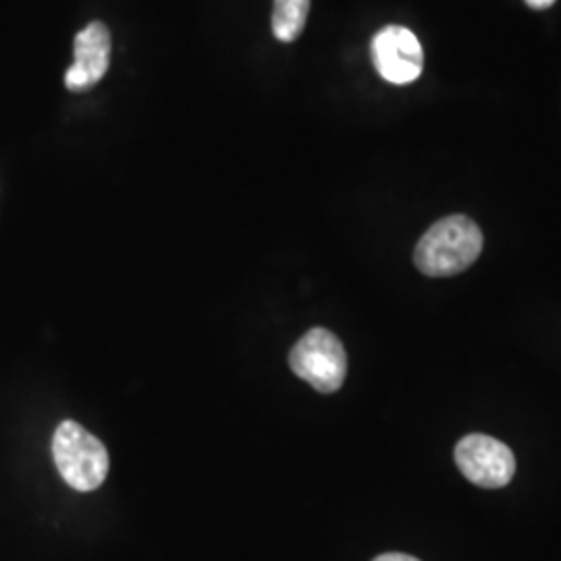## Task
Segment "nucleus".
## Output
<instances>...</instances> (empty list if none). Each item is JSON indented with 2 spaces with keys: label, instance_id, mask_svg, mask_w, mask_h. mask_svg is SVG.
I'll return each mask as SVG.
<instances>
[{
  "label": "nucleus",
  "instance_id": "423d86ee",
  "mask_svg": "<svg viewBox=\"0 0 561 561\" xmlns=\"http://www.w3.org/2000/svg\"><path fill=\"white\" fill-rule=\"evenodd\" d=\"M76 60L65 73L71 92H88L106 76L111 65V32L101 21L88 23L73 41Z\"/></svg>",
  "mask_w": 561,
  "mask_h": 561
},
{
  "label": "nucleus",
  "instance_id": "7ed1b4c3",
  "mask_svg": "<svg viewBox=\"0 0 561 561\" xmlns=\"http://www.w3.org/2000/svg\"><path fill=\"white\" fill-rule=\"evenodd\" d=\"M289 366L317 391L335 393L347 375V356L337 335L327 329H312L294 345Z\"/></svg>",
  "mask_w": 561,
  "mask_h": 561
},
{
  "label": "nucleus",
  "instance_id": "39448f33",
  "mask_svg": "<svg viewBox=\"0 0 561 561\" xmlns=\"http://www.w3.org/2000/svg\"><path fill=\"white\" fill-rule=\"evenodd\" d=\"M373 62L382 80L389 83H412L419 80L424 67L419 38L401 25H387L373 38Z\"/></svg>",
  "mask_w": 561,
  "mask_h": 561
},
{
  "label": "nucleus",
  "instance_id": "f03ea898",
  "mask_svg": "<svg viewBox=\"0 0 561 561\" xmlns=\"http://www.w3.org/2000/svg\"><path fill=\"white\" fill-rule=\"evenodd\" d=\"M53 458L62 481L81 493L99 489L108 477L106 447L78 422H60L53 437Z\"/></svg>",
  "mask_w": 561,
  "mask_h": 561
},
{
  "label": "nucleus",
  "instance_id": "6e6552de",
  "mask_svg": "<svg viewBox=\"0 0 561 561\" xmlns=\"http://www.w3.org/2000/svg\"><path fill=\"white\" fill-rule=\"evenodd\" d=\"M373 561H421L412 556H405V553H382L377 560Z\"/></svg>",
  "mask_w": 561,
  "mask_h": 561
},
{
  "label": "nucleus",
  "instance_id": "1a4fd4ad",
  "mask_svg": "<svg viewBox=\"0 0 561 561\" xmlns=\"http://www.w3.org/2000/svg\"><path fill=\"white\" fill-rule=\"evenodd\" d=\"M533 9H549L556 0H526Z\"/></svg>",
  "mask_w": 561,
  "mask_h": 561
},
{
  "label": "nucleus",
  "instance_id": "0eeeda50",
  "mask_svg": "<svg viewBox=\"0 0 561 561\" xmlns=\"http://www.w3.org/2000/svg\"><path fill=\"white\" fill-rule=\"evenodd\" d=\"M310 13V0H275L273 34L280 42L298 41Z\"/></svg>",
  "mask_w": 561,
  "mask_h": 561
},
{
  "label": "nucleus",
  "instance_id": "20e7f679",
  "mask_svg": "<svg viewBox=\"0 0 561 561\" xmlns=\"http://www.w3.org/2000/svg\"><path fill=\"white\" fill-rule=\"evenodd\" d=\"M461 474L482 489H502L516 474L512 449L489 435H468L456 445Z\"/></svg>",
  "mask_w": 561,
  "mask_h": 561
},
{
  "label": "nucleus",
  "instance_id": "f257e3e1",
  "mask_svg": "<svg viewBox=\"0 0 561 561\" xmlns=\"http://www.w3.org/2000/svg\"><path fill=\"white\" fill-rule=\"evenodd\" d=\"M482 252V231L470 217L451 215L422 236L414 262L426 277H451L470 268Z\"/></svg>",
  "mask_w": 561,
  "mask_h": 561
}]
</instances>
